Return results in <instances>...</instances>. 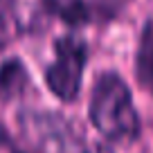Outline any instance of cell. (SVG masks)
<instances>
[{"mask_svg":"<svg viewBox=\"0 0 153 153\" xmlns=\"http://www.w3.org/2000/svg\"><path fill=\"white\" fill-rule=\"evenodd\" d=\"M45 11L54 14L68 25H83L90 20V9L86 0H43Z\"/></svg>","mask_w":153,"mask_h":153,"instance_id":"5","label":"cell"},{"mask_svg":"<svg viewBox=\"0 0 153 153\" xmlns=\"http://www.w3.org/2000/svg\"><path fill=\"white\" fill-rule=\"evenodd\" d=\"M27 83V72L16 59L7 61L0 68V99H14L20 95Z\"/></svg>","mask_w":153,"mask_h":153,"instance_id":"6","label":"cell"},{"mask_svg":"<svg viewBox=\"0 0 153 153\" xmlns=\"http://www.w3.org/2000/svg\"><path fill=\"white\" fill-rule=\"evenodd\" d=\"M90 122L110 142H131L140 135V117L128 86L120 74L104 72L90 95Z\"/></svg>","mask_w":153,"mask_h":153,"instance_id":"1","label":"cell"},{"mask_svg":"<svg viewBox=\"0 0 153 153\" xmlns=\"http://www.w3.org/2000/svg\"><path fill=\"white\" fill-rule=\"evenodd\" d=\"M18 124L27 153H108L99 144H90L79 126L56 113H23Z\"/></svg>","mask_w":153,"mask_h":153,"instance_id":"2","label":"cell"},{"mask_svg":"<svg viewBox=\"0 0 153 153\" xmlns=\"http://www.w3.org/2000/svg\"><path fill=\"white\" fill-rule=\"evenodd\" d=\"M5 45H7V25L2 20V16H0V52H2Z\"/></svg>","mask_w":153,"mask_h":153,"instance_id":"7","label":"cell"},{"mask_svg":"<svg viewBox=\"0 0 153 153\" xmlns=\"http://www.w3.org/2000/svg\"><path fill=\"white\" fill-rule=\"evenodd\" d=\"M86 43L76 36H63L54 45V61L45 70L48 88L61 101H74L81 90V76L86 68Z\"/></svg>","mask_w":153,"mask_h":153,"instance_id":"3","label":"cell"},{"mask_svg":"<svg viewBox=\"0 0 153 153\" xmlns=\"http://www.w3.org/2000/svg\"><path fill=\"white\" fill-rule=\"evenodd\" d=\"M135 76L146 92H153V18L146 20L135 54Z\"/></svg>","mask_w":153,"mask_h":153,"instance_id":"4","label":"cell"}]
</instances>
